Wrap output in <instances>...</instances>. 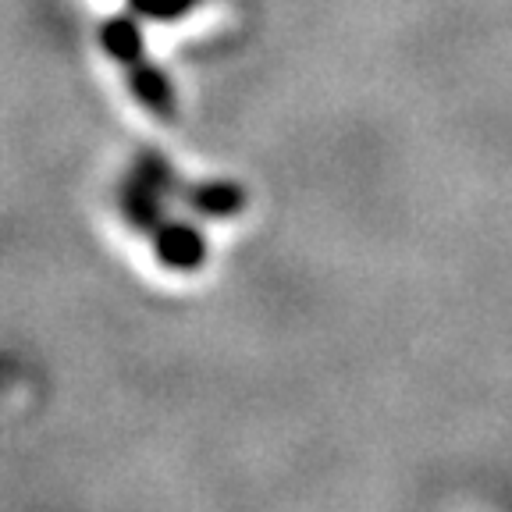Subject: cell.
I'll return each instance as SVG.
<instances>
[{"mask_svg":"<svg viewBox=\"0 0 512 512\" xmlns=\"http://www.w3.org/2000/svg\"><path fill=\"white\" fill-rule=\"evenodd\" d=\"M104 43H107V50H111L114 57H121V61H136V57H139V32L132 29L128 22H111V25H107Z\"/></svg>","mask_w":512,"mask_h":512,"instance_id":"3","label":"cell"},{"mask_svg":"<svg viewBox=\"0 0 512 512\" xmlns=\"http://www.w3.org/2000/svg\"><path fill=\"white\" fill-rule=\"evenodd\" d=\"M157 256L168 267L192 271V267L203 264V239L192 232L189 224H168L157 232Z\"/></svg>","mask_w":512,"mask_h":512,"instance_id":"1","label":"cell"},{"mask_svg":"<svg viewBox=\"0 0 512 512\" xmlns=\"http://www.w3.org/2000/svg\"><path fill=\"white\" fill-rule=\"evenodd\" d=\"M132 82H136V93L143 96L146 104L157 107V111H168V86H164V79H160L157 72H150V68H139Z\"/></svg>","mask_w":512,"mask_h":512,"instance_id":"4","label":"cell"},{"mask_svg":"<svg viewBox=\"0 0 512 512\" xmlns=\"http://www.w3.org/2000/svg\"><path fill=\"white\" fill-rule=\"evenodd\" d=\"M192 207L207 210V214H214V217H224L242 207V196L235 189H228V185H214V189L196 192V196H192Z\"/></svg>","mask_w":512,"mask_h":512,"instance_id":"2","label":"cell"}]
</instances>
